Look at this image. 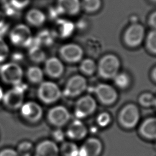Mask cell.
Here are the masks:
<instances>
[{
	"instance_id": "cell-1",
	"label": "cell",
	"mask_w": 156,
	"mask_h": 156,
	"mask_svg": "<svg viewBox=\"0 0 156 156\" xmlns=\"http://www.w3.org/2000/svg\"><path fill=\"white\" fill-rule=\"evenodd\" d=\"M0 77L6 84L16 86L22 82L23 71L17 63H6L0 66Z\"/></svg>"
},
{
	"instance_id": "cell-2",
	"label": "cell",
	"mask_w": 156,
	"mask_h": 156,
	"mask_svg": "<svg viewBox=\"0 0 156 156\" xmlns=\"http://www.w3.org/2000/svg\"><path fill=\"white\" fill-rule=\"evenodd\" d=\"M9 38L13 45L20 48L29 47L33 41L31 30L24 24L15 26L9 33Z\"/></svg>"
},
{
	"instance_id": "cell-3",
	"label": "cell",
	"mask_w": 156,
	"mask_h": 156,
	"mask_svg": "<svg viewBox=\"0 0 156 156\" xmlns=\"http://www.w3.org/2000/svg\"><path fill=\"white\" fill-rule=\"evenodd\" d=\"M61 95V90L55 83L51 81H43L39 84L37 96L44 104H53L60 99Z\"/></svg>"
},
{
	"instance_id": "cell-4",
	"label": "cell",
	"mask_w": 156,
	"mask_h": 156,
	"mask_svg": "<svg viewBox=\"0 0 156 156\" xmlns=\"http://www.w3.org/2000/svg\"><path fill=\"white\" fill-rule=\"evenodd\" d=\"M21 83L14 86V87L4 93L2 102L6 108L11 110L20 109L24 104V90Z\"/></svg>"
},
{
	"instance_id": "cell-5",
	"label": "cell",
	"mask_w": 156,
	"mask_h": 156,
	"mask_svg": "<svg viewBox=\"0 0 156 156\" xmlns=\"http://www.w3.org/2000/svg\"><path fill=\"white\" fill-rule=\"evenodd\" d=\"M120 67L119 58L113 54L104 56L99 62L98 71L100 76L105 79H113L118 73Z\"/></svg>"
},
{
	"instance_id": "cell-6",
	"label": "cell",
	"mask_w": 156,
	"mask_h": 156,
	"mask_svg": "<svg viewBox=\"0 0 156 156\" xmlns=\"http://www.w3.org/2000/svg\"><path fill=\"white\" fill-rule=\"evenodd\" d=\"M20 109L22 118L30 123H37L40 121L43 113L41 107L34 101L24 103Z\"/></svg>"
},
{
	"instance_id": "cell-7",
	"label": "cell",
	"mask_w": 156,
	"mask_h": 156,
	"mask_svg": "<svg viewBox=\"0 0 156 156\" xmlns=\"http://www.w3.org/2000/svg\"><path fill=\"white\" fill-rule=\"evenodd\" d=\"M119 119L121 124L126 128L131 129L135 127L140 119L138 107L133 104L127 105L121 110Z\"/></svg>"
},
{
	"instance_id": "cell-8",
	"label": "cell",
	"mask_w": 156,
	"mask_h": 156,
	"mask_svg": "<svg viewBox=\"0 0 156 156\" xmlns=\"http://www.w3.org/2000/svg\"><path fill=\"white\" fill-rule=\"evenodd\" d=\"M144 33V28L143 25L138 23H133L126 30L124 36V41L129 46H138L143 41Z\"/></svg>"
},
{
	"instance_id": "cell-9",
	"label": "cell",
	"mask_w": 156,
	"mask_h": 156,
	"mask_svg": "<svg viewBox=\"0 0 156 156\" xmlns=\"http://www.w3.org/2000/svg\"><path fill=\"white\" fill-rule=\"evenodd\" d=\"M47 118L51 124L60 127L68 122L70 118V114L65 107L57 105L49 110Z\"/></svg>"
},
{
	"instance_id": "cell-10",
	"label": "cell",
	"mask_w": 156,
	"mask_h": 156,
	"mask_svg": "<svg viewBox=\"0 0 156 156\" xmlns=\"http://www.w3.org/2000/svg\"><path fill=\"white\" fill-rule=\"evenodd\" d=\"M96 108V102L91 96L82 97L77 102L75 115L77 118H85L93 113Z\"/></svg>"
},
{
	"instance_id": "cell-11",
	"label": "cell",
	"mask_w": 156,
	"mask_h": 156,
	"mask_svg": "<svg viewBox=\"0 0 156 156\" xmlns=\"http://www.w3.org/2000/svg\"><path fill=\"white\" fill-rule=\"evenodd\" d=\"M87 85V80L85 77L79 75L74 76L67 82L64 90V94L69 97L77 96L85 90Z\"/></svg>"
},
{
	"instance_id": "cell-12",
	"label": "cell",
	"mask_w": 156,
	"mask_h": 156,
	"mask_svg": "<svg viewBox=\"0 0 156 156\" xmlns=\"http://www.w3.org/2000/svg\"><path fill=\"white\" fill-rule=\"evenodd\" d=\"M60 54L65 60L69 62H77L82 58L83 50L78 44L69 43L60 48Z\"/></svg>"
},
{
	"instance_id": "cell-13",
	"label": "cell",
	"mask_w": 156,
	"mask_h": 156,
	"mask_svg": "<svg viewBox=\"0 0 156 156\" xmlns=\"http://www.w3.org/2000/svg\"><path fill=\"white\" fill-rule=\"evenodd\" d=\"M95 93L101 102L110 105L115 102L117 99L116 91L108 84H99L95 88Z\"/></svg>"
},
{
	"instance_id": "cell-14",
	"label": "cell",
	"mask_w": 156,
	"mask_h": 156,
	"mask_svg": "<svg viewBox=\"0 0 156 156\" xmlns=\"http://www.w3.org/2000/svg\"><path fill=\"white\" fill-rule=\"evenodd\" d=\"M102 151V144L99 139L90 138L79 148L78 156H99Z\"/></svg>"
},
{
	"instance_id": "cell-15",
	"label": "cell",
	"mask_w": 156,
	"mask_h": 156,
	"mask_svg": "<svg viewBox=\"0 0 156 156\" xmlns=\"http://www.w3.org/2000/svg\"><path fill=\"white\" fill-rule=\"evenodd\" d=\"M59 154L57 144L53 141L46 140L35 147L34 156H59Z\"/></svg>"
},
{
	"instance_id": "cell-16",
	"label": "cell",
	"mask_w": 156,
	"mask_h": 156,
	"mask_svg": "<svg viewBox=\"0 0 156 156\" xmlns=\"http://www.w3.org/2000/svg\"><path fill=\"white\" fill-rule=\"evenodd\" d=\"M64 71V66L62 61L55 57H52L45 60V73L52 78H58L62 76Z\"/></svg>"
},
{
	"instance_id": "cell-17",
	"label": "cell",
	"mask_w": 156,
	"mask_h": 156,
	"mask_svg": "<svg viewBox=\"0 0 156 156\" xmlns=\"http://www.w3.org/2000/svg\"><path fill=\"white\" fill-rule=\"evenodd\" d=\"M57 9L62 13L74 16L81 10L80 0H57Z\"/></svg>"
},
{
	"instance_id": "cell-18",
	"label": "cell",
	"mask_w": 156,
	"mask_h": 156,
	"mask_svg": "<svg viewBox=\"0 0 156 156\" xmlns=\"http://www.w3.org/2000/svg\"><path fill=\"white\" fill-rule=\"evenodd\" d=\"M87 133V129L84 124L79 119L74 120L69 125L67 135L69 138L74 140H81L83 138Z\"/></svg>"
},
{
	"instance_id": "cell-19",
	"label": "cell",
	"mask_w": 156,
	"mask_h": 156,
	"mask_svg": "<svg viewBox=\"0 0 156 156\" xmlns=\"http://www.w3.org/2000/svg\"><path fill=\"white\" fill-rule=\"evenodd\" d=\"M46 20L45 14L38 9H31L26 14L27 23L34 27H40L44 24Z\"/></svg>"
},
{
	"instance_id": "cell-20",
	"label": "cell",
	"mask_w": 156,
	"mask_h": 156,
	"mask_svg": "<svg viewBox=\"0 0 156 156\" xmlns=\"http://www.w3.org/2000/svg\"><path fill=\"white\" fill-rule=\"evenodd\" d=\"M140 133L146 138L156 139V118H152L145 120L140 127Z\"/></svg>"
},
{
	"instance_id": "cell-21",
	"label": "cell",
	"mask_w": 156,
	"mask_h": 156,
	"mask_svg": "<svg viewBox=\"0 0 156 156\" xmlns=\"http://www.w3.org/2000/svg\"><path fill=\"white\" fill-rule=\"evenodd\" d=\"M28 56L29 59L35 64H40L46 60V54L40 46L32 45L29 47Z\"/></svg>"
},
{
	"instance_id": "cell-22",
	"label": "cell",
	"mask_w": 156,
	"mask_h": 156,
	"mask_svg": "<svg viewBox=\"0 0 156 156\" xmlns=\"http://www.w3.org/2000/svg\"><path fill=\"white\" fill-rule=\"evenodd\" d=\"M28 80L34 84H40L43 81L44 73L42 69L37 66H30L26 71Z\"/></svg>"
},
{
	"instance_id": "cell-23",
	"label": "cell",
	"mask_w": 156,
	"mask_h": 156,
	"mask_svg": "<svg viewBox=\"0 0 156 156\" xmlns=\"http://www.w3.org/2000/svg\"><path fill=\"white\" fill-rule=\"evenodd\" d=\"M79 148L72 142L63 143L59 149V153L62 156H78Z\"/></svg>"
},
{
	"instance_id": "cell-24",
	"label": "cell",
	"mask_w": 156,
	"mask_h": 156,
	"mask_svg": "<svg viewBox=\"0 0 156 156\" xmlns=\"http://www.w3.org/2000/svg\"><path fill=\"white\" fill-rule=\"evenodd\" d=\"M16 151L19 156H34L35 147L31 142L24 141L18 144Z\"/></svg>"
},
{
	"instance_id": "cell-25",
	"label": "cell",
	"mask_w": 156,
	"mask_h": 156,
	"mask_svg": "<svg viewBox=\"0 0 156 156\" xmlns=\"http://www.w3.org/2000/svg\"><path fill=\"white\" fill-rule=\"evenodd\" d=\"M101 0H82L80 1L81 9L88 13L97 12L101 7Z\"/></svg>"
},
{
	"instance_id": "cell-26",
	"label": "cell",
	"mask_w": 156,
	"mask_h": 156,
	"mask_svg": "<svg viewBox=\"0 0 156 156\" xmlns=\"http://www.w3.org/2000/svg\"><path fill=\"white\" fill-rule=\"evenodd\" d=\"M57 26L59 35L62 37H69L73 32L74 29V26L73 23L66 20L60 21V22L58 23Z\"/></svg>"
},
{
	"instance_id": "cell-27",
	"label": "cell",
	"mask_w": 156,
	"mask_h": 156,
	"mask_svg": "<svg viewBox=\"0 0 156 156\" xmlns=\"http://www.w3.org/2000/svg\"><path fill=\"white\" fill-rule=\"evenodd\" d=\"M80 68L83 73L87 75H91L96 71V65L92 59L86 58L82 62Z\"/></svg>"
},
{
	"instance_id": "cell-28",
	"label": "cell",
	"mask_w": 156,
	"mask_h": 156,
	"mask_svg": "<svg viewBox=\"0 0 156 156\" xmlns=\"http://www.w3.org/2000/svg\"><path fill=\"white\" fill-rule=\"evenodd\" d=\"M114 82L116 86L121 88H126L130 82V79L127 74L125 73H118L113 78Z\"/></svg>"
},
{
	"instance_id": "cell-29",
	"label": "cell",
	"mask_w": 156,
	"mask_h": 156,
	"mask_svg": "<svg viewBox=\"0 0 156 156\" xmlns=\"http://www.w3.org/2000/svg\"><path fill=\"white\" fill-rule=\"evenodd\" d=\"M37 44L39 46H51L54 41L53 36L49 33H42L36 40Z\"/></svg>"
},
{
	"instance_id": "cell-30",
	"label": "cell",
	"mask_w": 156,
	"mask_h": 156,
	"mask_svg": "<svg viewBox=\"0 0 156 156\" xmlns=\"http://www.w3.org/2000/svg\"><path fill=\"white\" fill-rule=\"evenodd\" d=\"M146 43L149 50L156 54V30H153L148 34Z\"/></svg>"
},
{
	"instance_id": "cell-31",
	"label": "cell",
	"mask_w": 156,
	"mask_h": 156,
	"mask_svg": "<svg viewBox=\"0 0 156 156\" xmlns=\"http://www.w3.org/2000/svg\"><path fill=\"white\" fill-rule=\"evenodd\" d=\"M139 102L143 106H152L155 104V98L150 93H144L140 97Z\"/></svg>"
},
{
	"instance_id": "cell-32",
	"label": "cell",
	"mask_w": 156,
	"mask_h": 156,
	"mask_svg": "<svg viewBox=\"0 0 156 156\" xmlns=\"http://www.w3.org/2000/svg\"><path fill=\"white\" fill-rule=\"evenodd\" d=\"M9 55V48L6 42L0 37V63L4 62Z\"/></svg>"
},
{
	"instance_id": "cell-33",
	"label": "cell",
	"mask_w": 156,
	"mask_h": 156,
	"mask_svg": "<svg viewBox=\"0 0 156 156\" xmlns=\"http://www.w3.org/2000/svg\"><path fill=\"white\" fill-rule=\"evenodd\" d=\"M110 122V115L107 112H103L100 113L97 118V122L101 127H105L108 126Z\"/></svg>"
},
{
	"instance_id": "cell-34",
	"label": "cell",
	"mask_w": 156,
	"mask_h": 156,
	"mask_svg": "<svg viewBox=\"0 0 156 156\" xmlns=\"http://www.w3.org/2000/svg\"><path fill=\"white\" fill-rule=\"evenodd\" d=\"M30 0H10L12 6L17 10L26 8L30 3Z\"/></svg>"
},
{
	"instance_id": "cell-35",
	"label": "cell",
	"mask_w": 156,
	"mask_h": 156,
	"mask_svg": "<svg viewBox=\"0 0 156 156\" xmlns=\"http://www.w3.org/2000/svg\"><path fill=\"white\" fill-rule=\"evenodd\" d=\"M0 156H19L16 149L4 148L0 151Z\"/></svg>"
},
{
	"instance_id": "cell-36",
	"label": "cell",
	"mask_w": 156,
	"mask_h": 156,
	"mask_svg": "<svg viewBox=\"0 0 156 156\" xmlns=\"http://www.w3.org/2000/svg\"><path fill=\"white\" fill-rule=\"evenodd\" d=\"M148 22L150 26L154 28V30H156V11L152 12L150 15Z\"/></svg>"
},
{
	"instance_id": "cell-37",
	"label": "cell",
	"mask_w": 156,
	"mask_h": 156,
	"mask_svg": "<svg viewBox=\"0 0 156 156\" xmlns=\"http://www.w3.org/2000/svg\"><path fill=\"white\" fill-rule=\"evenodd\" d=\"M53 136L55 140L60 141L63 140L64 135H63V133L60 130H57L54 132Z\"/></svg>"
},
{
	"instance_id": "cell-38",
	"label": "cell",
	"mask_w": 156,
	"mask_h": 156,
	"mask_svg": "<svg viewBox=\"0 0 156 156\" xmlns=\"http://www.w3.org/2000/svg\"><path fill=\"white\" fill-rule=\"evenodd\" d=\"M6 21V16L5 13L0 10V29H1L5 24Z\"/></svg>"
},
{
	"instance_id": "cell-39",
	"label": "cell",
	"mask_w": 156,
	"mask_h": 156,
	"mask_svg": "<svg viewBox=\"0 0 156 156\" xmlns=\"http://www.w3.org/2000/svg\"><path fill=\"white\" fill-rule=\"evenodd\" d=\"M3 95H4V92H3L2 87L0 85V101H2V98H3Z\"/></svg>"
},
{
	"instance_id": "cell-40",
	"label": "cell",
	"mask_w": 156,
	"mask_h": 156,
	"mask_svg": "<svg viewBox=\"0 0 156 156\" xmlns=\"http://www.w3.org/2000/svg\"><path fill=\"white\" fill-rule=\"evenodd\" d=\"M152 77L155 80H156V68L152 71Z\"/></svg>"
},
{
	"instance_id": "cell-41",
	"label": "cell",
	"mask_w": 156,
	"mask_h": 156,
	"mask_svg": "<svg viewBox=\"0 0 156 156\" xmlns=\"http://www.w3.org/2000/svg\"><path fill=\"white\" fill-rule=\"evenodd\" d=\"M7 0H0V3H4L5 1H7Z\"/></svg>"
},
{
	"instance_id": "cell-42",
	"label": "cell",
	"mask_w": 156,
	"mask_h": 156,
	"mask_svg": "<svg viewBox=\"0 0 156 156\" xmlns=\"http://www.w3.org/2000/svg\"><path fill=\"white\" fill-rule=\"evenodd\" d=\"M154 105H155V107H156V98H155V104H154Z\"/></svg>"
}]
</instances>
